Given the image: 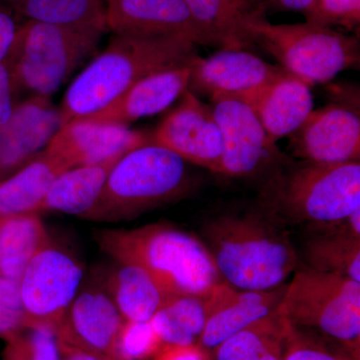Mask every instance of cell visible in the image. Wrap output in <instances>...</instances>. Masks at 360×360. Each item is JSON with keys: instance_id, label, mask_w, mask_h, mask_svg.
Segmentation results:
<instances>
[{"instance_id": "6da1fadb", "label": "cell", "mask_w": 360, "mask_h": 360, "mask_svg": "<svg viewBox=\"0 0 360 360\" xmlns=\"http://www.w3.org/2000/svg\"><path fill=\"white\" fill-rule=\"evenodd\" d=\"M203 236L220 276L239 290H276L300 265L288 229L259 203L212 217Z\"/></svg>"}, {"instance_id": "7a4b0ae2", "label": "cell", "mask_w": 360, "mask_h": 360, "mask_svg": "<svg viewBox=\"0 0 360 360\" xmlns=\"http://www.w3.org/2000/svg\"><path fill=\"white\" fill-rule=\"evenodd\" d=\"M258 203L285 229L338 224L360 208V161L281 163L260 181Z\"/></svg>"}, {"instance_id": "3957f363", "label": "cell", "mask_w": 360, "mask_h": 360, "mask_svg": "<svg viewBox=\"0 0 360 360\" xmlns=\"http://www.w3.org/2000/svg\"><path fill=\"white\" fill-rule=\"evenodd\" d=\"M196 56V44L182 37L115 35L68 87L58 108L61 127L103 110L142 78L187 65Z\"/></svg>"}, {"instance_id": "277c9868", "label": "cell", "mask_w": 360, "mask_h": 360, "mask_svg": "<svg viewBox=\"0 0 360 360\" xmlns=\"http://www.w3.org/2000/svg\"><path fill=\"white\" fill-rule=\"evenodd\" d=\"M96 241L115 262L146 269L168 295L205 300L224 281L205 243L172 225L105 229L97 233Z\"/></svg>"}, {"instance_id": "5b68a950", "label": "cell", "mask_w": 360, "mask_h": 360, "mask_svg": "<svg viewBox=\"0 0 360 360\" xmlns=\"http://www.w3.org/2000/svg\"><path fill=\"white\" fill-rule=\"evenodd\" d=\"M191 186L186 161L150 141L132 149L115 163L85 219L106 222L131 219L179 200Z\"/></svg>"}, {"instance_id": "8992f818", "label": "cell", "mask_w": 360, "mask_h": 360, "mask_svg": "<svg viewBox=\"0 0 360 360\" xmlns=\"http://www.w3.org/2000/svg\"><path fill=\"white\" fill-rule=\"evenodd\" d=\"M248 32L255 46L309 85L326 84L359 66V39L333 28L309 22L272 25L262 11L250 21Z\"/></svg>"}, {"instance_id": "52a82bcc", "label": "cell", "mask_w": 360, "mask_h": 360, "mask_svg": "<svg viewBox=\"0 0 360 360\" xmlns=\"http://www.w3.org/2000/svg\"><path fill=\"white\" fill-rule=\"evenodd\" d=\"M277 311L360 356V283L303 266L286 285Z\"/></svg>"}, {"instance_id": "ba28073f", "label": "cell", "mask_w": 360, "mask_h": 360, "mask_svg": "<svg viewBox=\"0 0 360 360\" xmlns=\"http://www.w3.org/2000/svg\"><path fill=\"white\" fill-rule=\"evenodd\" d=\"M101 37L32 20L18 25L6 58L15 94L51 97L85 58L96 53Z\"/></svg>"}, {"instance_id": "9c48e42d", "label": "cell", "mask_w": 360, "mask_h": 360, "mask_svg": "<svg viewBox=\"0 0 360 360\" xmlns=\"http://www.w3.org/2000/svg\"><path fill=\"white\" fill-rule=\"evenodd\" d=\"M330 96V103L312 110L288 136L292 158L323 165L360 161L359 89L335 86Z\"/></svg>"}, {"instance_id": "30bf717a", "label": "cell", "mask_w": 360, "mask_h": 360, "mask_svg": "<svg viewBox=\"0 0 360 360\" xmlns=\"http://www.w3.org/2000/svg\"><path fill=\"white\" fill-rule=\"evenodd\" d=\"M212 103L224 141L219 174L262 181L290 158L269 139L257 115L243 101L219 96L212 99Z\"/></svg>"}, {"instance_id": "8fae6325", "label": "cell", "mask_w": 360, "mask_h": 360, "mask_svg": "<svg viewBox=\"0 0 360 360\" xmlns=\"http://www.w3.org/2000/svg\"><path fill=\"white\" fill-rule=\"evenodd\" d=\"M84 271L77 258L49 243L28 264L20 279L28 324L56 328L75 300Z\"/></svg>"}, {"instance_id": "7c38bea8", "label": "cell", "mask_w": 360, "mask_h": 360, "mask_svg": "<svg viewBox=\"0 0 360 360\" xmlns=\"http://www.w3.org/2000/svg\"><path fill=\"white\" fill-rule=\"evenodd\" d=\"M151 141L172 151L186 163L219 174L224 155L221 131L212 106L186 89L181 101L165 116Z\"/></svg>"}, {"instance_id": "4fadbf2b", "label": "cell", "mask_w": 360, "mask_h": 360, "mask_svg": "<svg viewBox=\"0 0 360 360\" xmlns=\"http://www.w3.org/2000/svg\"><path fill=\"white\" fill-rule=\"evenodd\" d=\"M281 65H270L245 49H221L207 58L195 56L187 89L196 96H238L288 75Z\"/></svg>"}, {"instance_id": "5bb4252c", "label": "cell", "mask_w": 360, "mask_h": 360, "mask_svg": "<svg viewBox=\"0 0 360 360\" xmlns=\"http://www.w3.org/2000/svg\"><path fill=\"white\" fill-rule=\"evenodd\" d=\"M108 30L122 37H182L212 45L193 20L184 0H104Z\"/></svg>"}, {"instance_id": "9a60e30c", "label": "cell", "mask_w": 360, "mask_h": 360, "mask_svg": "<svg viewBox=\"0 0 360 360\" xmlns=\"http://www.w3.org/2000/svg\"><path fill=\"white\" fill-rule=\"evenodd\" d=\"M123 319L106 291L78 292L56 326L61 352L80 350L115 360V345Z\"/></svg>"}, {"instance_id": "2e32d148", "label": "cell", "mask_w": 360, "mask_h": 360, "mask_svg": "<svg viewBox=\"0 0 360 360\" xmlns=\"http://www.w3.org/2000/svg\"><path fill=\"white\" fill-rule=\"evenodd\" d=\"M150 141L151 134L127 125L73 120L59 129L44 150L70 169L122 158Z\"/></svg>"}, {"instance_id": "e0dca14e", "label": "cell", "mask_w": 360, "mask_h": 360, "mask_svg": "<svg viewBox=\"0 0 360 360\" xmlns=\"http://www.w3.org/2000/svg\"><path fill=\"white\" fill-rule=\"evenodd\" d=\"M60 127V115L51 97L32 96L16 104L0 129V181L32 162Z\"/></svg>"}, {"instance_id": "ac0fdd59", "label": "cell", "mask_w": 360, "mask_h": 360, "mask_svg": "<svg viewBox=\"0 0 360 360\" xmlns=\"http://www.w3.org/2000/svg\"><path fill=\"white\" fill-rule=\"evenodd\" d=\"M286 285L274 290H243L221 283L205 298L206 323L198 345L212 352L222 341L276 311Z\"/></svg>"}, {"instance_id": "d6986e66", "label": "cell", "mask_w": 360, "mask_h": 360, "mask_svg": "<svg viewBox=\"0 0 360 360\" xmlns=\"http://www.w3.org/2000/svg\"><path fill=\"white\" fill-rule=\"evenodd\" d=\"M191 61L142 78L103 110L77 120L129 127L137 120L158 115L169 108L187 89Z\"/></svg>"}, {"instance_id": "ffe728a7", "label": "cell", "mask_w": 360, "mask_h": 360, "mask_svg": "<svg viewBox=\"0 0 360 360\" xmlns=\"http://www.w3.org/2000/svg\"><path fill=\"white\" fill-rule=\"evenodd\" d=\"M233 97L250 106L276 143L292 134L314 110L310 85L291 73Z\"/></svg>"}, {"instance_id": "44dd1931", "label": "cell", "mask_w": 360, "mask_h": 360, "mask_svg": "<svg viewBox=\"0 0 360 360\" xmlns=\"http://www.w3.org/2000/svg\"><path fill=\"white\" fill-rule=\"evenodd\" d=\"M305 266L360 283V208L338 224L309 231Z\"/></svg>"}, {"instance_id": "7402d4cb", "label": "cell", "mask_w": 360, "mask_h": 360, "mask_svg": "<svg viewBox=\"0 0 360 360\" xmlns=\"http://www.w3.org/2000/svg\"><path fill=\"white\" fill-rule=\"evenodd\" d=\"M193 20L221 49H255L248 32L250 21L264 11L251 0H184Z\"/></svg>"}, {"instance_id": "603a6c76", "label": "cell", "mask_w": 360, "mask_h": 360, "mask_svg": "<svg viewBox=\"0 0 360 360\" xmlns=\"http://www.w3.org/2000/svg\"><path fill=\"white\" fill-rule=\"evenodd\" d=\"M68 169L63 161L44 150L32 162L0 181V219L39 213L49 187Z\"/></svg>"}, {"instance_id": "cb8c5ba5", "label": "cell", "mask_w": 360, "mask_h": 360, "mask_svg": "<svg viewBox=\"0 0 360 360\" xmlns=\"http://www.w3.org/2000/svg\"><path fill=\"white\" fill-rule=\"evenodd\" d=\"M122 158L66 170L49 187L39 212H56L85 219L96 205L111 169Z\"/></svg>"}, {"instance_id": "d4e9b609", "label": "cell", "mask_w": 360, "mask_h": 360, "mask_svg": "<svg viewBox=\"0 0 360 360\" xmlns=\"http://www.w3.org/2000/svg\"><path fill=\"white\" fill-rule=\"evenodd\" d=\"M117 264L108 276L106 293L123 321H150L168 295L139 265L127 262Z\"/></svg>"}, {"instance_id": "484cf974", "label": "cell", "mask_w": 360, "mask_h": 360, "mask_svg": "<svg viewBox=\"0 0 360 360\" xmlns=\"http://www.w3.org/2000/svg\"><path fill=\"white\" fill-rule=\"evenodd\" d=\"M27 20L103 35L108 32L103 0H6Z\"/></svg>"}, {"instance_id": "4316f807", "label": "cell", "mask_w": 360, "mask_h": 360, "mask_svg": "<svg viewBox=\"0 0 360 360\" xmlns=\"http://www.w3.org/2000/svg\"><path fill=\"white\" fill-rule=\"evenodd\" d=\"M49 243L39 213L0 219V274L20 281L32 258Z\"/></svg>"}, {"instance_id": "83f0119b", "label": "cell", "mask_w": 360, "mask_h": 360, "mask_svg": "<svg viewBox=\"0 0 360 360\" xmlns=\"http://www.w3.org/2000/svg\"><path fill=\"white\" fill-rule=\"evenodd\" d=\"M288 321L277 311L222 341L214 360H283Z\"/></svg>"}, {"instance_id": "f1b7e54d", "label": "cell", "mask_w": 360, "mask_h": 360, "mask_svg": "<svg viewBox=\"0 0 360 360\" xmlns=\"http://www.w3.org/2000/svg\"><path fill=\"white\" fill-rule=\"evenodd\" d=\"M205 302L198 296H167L150 321L163 347L198 345L206 323Z\"/></svg>"}, {"instance_id": "f546056e", "label": "cell", "mask_w": 360, "mask_h": 360, "mask_svg": "<svg viewBox=\"0 0 360 360\" xmlns=\"http://www.w3.org/2000/svg\"><path fill=\"white\" fill-rule=\"evenodd\" d=\"M283 360H360L340 343L288 321Z\"/></svg>"}, {"instance_id": "4dcf8cb0", "label": "cell", "mask_w": 360, "mask_h": 360, "mask_svg": "<svg viewBox=\"0 0 360 360\" xmlns=\"http://www.w3.org/2000/svg\"><path fill=\"white\" fill-rule=\"evenodd\" d=\"M9 341L7 360H63L56 330L52 326H26Z\"/></svg>"}, {"instance_id": "1f68e13d", "label": "cell", "mask_w": 360, "mask_h": 360, "mask_svg": "<svg viewBox=\"0 0 360 360\" xmlns=\"http://www.w3.org/2000/svg\"><path fill=\"white\" fill-rule=\"evenodd\" d=\"M163 345L150 321H125L116 340L115 360L155 359Z\"/></svg>"}, {"instance_id": "d6a6232c", "label": "cell", "mask_w": 360, "mask_h": 360, "mask_svg": "<svg viewBox=\"0 0 360 360\" xmlns=\"http://www.w3.org/2000/svg\"><path fill=\"white\" fill-rule=\"evenodd\" d=\"M303 15L311 25L355 30L359 27L360 0H314Z\"/></svg>"}, {"instance_id": "836d02e7", "label": "cell", "mask_w": 360, "mask_h": 360, "mask_svg": "<svg viewBox=\"0 0 360 360\" xmlns=\"http://www.w3.org/2000/svg\"><path fill=\"white\" fill-rule=\"evenodd\" d=\"M28 326L20 281L0 274V335L11 340Z\"/></svg>"}, {"instance_id": "e575fe53", "label": "cell", "mask_w": 360, "mask_h": 360, "mask_svg": "<svg viewBox=\"0 0 360 360\" xmlns=\"http://www.w3.org/2000/svg\"><path fill=\"white\" fill-rule=\"evenodd\" d=\"M13 75L7 59L0 63V129L6 124L13 115L16 104Z\"/></svg>"}, {"instance_id": "d590c367", "label": "cell", "mask_w": 360, "mask_h": 360, "mask_svg": "<svg viewBox=\"0 0 360 360\" xmlns=\"http://www.w3.org/2000/svg\"><path fill=\"white\" fill-rule=\"evenodd\" d=\"M18 26L11 9L0 4V63L6 60L11 52Z\"/></svg>"}, {"instance_id": "8d00e7d4", "label": "cell", "mask_w": 360, "mask_h": 360, "mask_svg": "<svg viewBox=\"0 0 360 360\" xmlns=\"http://www.w3.org/2000/svg\"><path fill=\"white\" fill-rule=\"evenodd\" d=\"M153 360H210V352L200 345L162 347Z\"/></svg>"}, {"instance_id": "74e56055", "label": "cell", "mask_w": 360, "mask_h": 360, "mask_svg": "<svg viewBox=\"0 0 360 360\" xmlns=\"http://www.w3.org/2000/svg\"><path fill=\"white\" fill-rule=\"evenodd\" d=\"M314 0H274V4L283 11H302L309 9Z\"/></svg>"}, {"instance_id": "f35d334b", "label": "cell", "mask_w": 360, "mask_h": 360, "mask_svg": "<svg viewBox=\"0 0 360 360\" xmlns=\"http://www.w3.org/2000/svg\"><path fill=\"white\" fill-rule=\"evenodd\" d=\"M63 360H105L89 354V352H80V350H68L63 352Z\"/></svg>"}, {"instance_id": "ab89813d", "label": "cell", "mask_w": 360, "mask_h": 360, "mask_svg": "<svg viewBox=\"0 0 360 360\" xmlns=\"http://www.w3.org/2000/svg\"><path fill=\"white\" fill-rule=\"evenodd\" d=\"M253 4H257L258 6L264 7L269 4H274V0H251Z\"/></svg>"}, {"instance_id": "60d3db41", "label": "cell", "mask_w": 360, "mask_h": 360, "mask_svg": "<svg viewBox=\"0 0 360 360\" xmlns=\"http://www.w3.org/2000/svg\"><path fill=\"white\" fill-rule=\"evenodd\" d=\"M2 1H6V0H0V4H1Z\"/></svg>"}]
</instances>
